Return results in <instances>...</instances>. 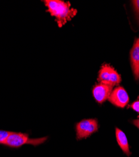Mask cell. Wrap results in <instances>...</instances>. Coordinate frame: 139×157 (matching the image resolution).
Returning a JSON list of instances; mask_svg holds the SVG:
<instances>
[{"mask_svg": "<svg viewBox=\"0 0 139 157\" xmlns=\"http://www.w3.org/2000/svg\"><path fill=\"white\" fill-rule=\"evenodd\" d=\"M48 12L55 18L59 27H62L70 21L77 13V10L71 7L70 2L61 0H46L44 1Z\"/></svg>", "mask_w": 139, "mask_h": 157, "instance_id": "obj_1", "label": "cell"}, {"mask_svg": "<svg viewBox=\"0 0 139 157\" xmlns=\"http://www.w3.org/2000/svg\"><path fill=\"white\" fill-rule=\"evenodd\" d=\"M48 137L31 138L27 133L11 132L3 145L11 148H19L25 145L38 146L44 143Z\"/></svg>", "mask_w": 139, "mask_h": 157, "instance_id": "obj_2", "label": "cell"}, {"mask_svg": "<svg viewBox=\"0 0 139 157\" xmlns=\"http://www.w3.org/2000/svg\"><path fill=\"white\" fill-rule=\"evenodd\" d=\"M98 128V121L96 119H86L76 124L77 139L82 140L90 136L97 132Z\"/></svg>", "mask_w": 139, "mask_h": 157, "instance_id": "obj_3", "label": "cell"}, {"mask_svg": "<svg viewBox=\"0 0 139 157\" xmlns=\"http://www.w3.org/2000/svg\"><path fill=\"white\" fill-rule=\"evenodd\" d=\"M98 80L104 84L114 86L121 82V77L108 65H105L99 71Z\"/></svg>", "mask_w": 139, "mask_h": 157, "instance_id": "obj_4", "label": "cell"}, {"mask_svg": "<svg viewBox=\"0 0 139 157\" xmlns=\"http://www.w3.org/2000/svg\"><path fill=\"white\" fill-rule=\"evenodd\" d=\"M108 100L113 105L123 108L129 103V97L127 91L122 87H118L111 93Z\"/></svg>", "mask_w": 139, "mask_h": 157, "instance_id": "obj_5", "label": "cell"}, {"mask_svg": "<svg viewBox=\"0 0 139 157\" xmlns=\"http://www.w3.org/2000/svg\"><path fill=\"white\" fill-rule=\"evenodd\" d=\"M113 87V86L111 85L101 82L95 85L93 89L92 93L96 101L100 104H102L108 99L112 92Z\"/></svg>", "mask_w": 139, "mask_h": 157, "instance_id": "obj_6", "label": "cell"}, {"mask_svg": "<svg viewBox=\"0 0 139 157\" xmlns=\"http://www.w3.org/2000/svg\"><path fill=\"white\" fill-rule=\"evenodd\" d=\"M132 69L136 80H139V37L136 39L130 51Z\"/></svg>", "mask_w": 139, "mask_h": 157, "instance_id": "obj_7", "label": "cell"}, {"mask_svg": "<svg viewBox=\"0 0 139 157\" xmlns=\"http://www.w3.org/2000/svg\"><path fill=\"white\" fill-rule=\"evenodd\" d=\"M116 138L119 145L123 151L127 156H130V151L127 136L121 129L117 128H116Z\"/></svg>", "mask_w": 139, "mask_h": 157, "instance_id": "obj_8", "label": "cell"}, {"mask_svg": "<svg viewBox=\"0 0 139 157\" xmlns=\"http://www.w3.org/2000/svg\"><path fill=\"white\" fill-rule=\"evenodd\" d=\"M10 133L11 132H8V131L0 130V145H3Z\"/></svg>", "mask_w": 139, "mask_h": 157, "instance_id": "obj_9", "label": "cell"}, {"mask_svg": "<svg viewBox=\"0 0 139 157\" xmlns=\"http://www.w3.org/2000/svg\"><path fill=\"white\" fill-rule=\"evenodd\" d=\"M132 3L134 5V10L136 13L138 21L139 22V0H135V1H132Z\"/></svg>", "mask_w": 139, "mask_h": 157, "instance_id": "obj_10", "label": "cell"}, {"mask_svg": "<svg viewBox=\"0 0 139 157\" xmlns=\"http://www.w3.org/2000/svg\"><path fill=\"white\" fill-rule=\"evenodd\" d=\"M130 107L132 109H133L134 111L139 113V101H136L134 102L130 106Z\"/></svg>", "mask_w": 139, "mask_h": 157, "instance_id": "obj_11", "label": "cell"}, {"mask_svg": "<svg viewBox=\"0 0 139 157\" xmlns=\"http://www.w3.org/2000/svg\"><path fill=\"white\" fill-rule=\"evenodd\" d=\"M133 123L134 124V125H135L139 129V119L134 120L133 121Z\"/></svg>", "mask_w": 139, "mask_h": 157, "instance_id": "obj_12", "label": "cell"}]
</instances>
